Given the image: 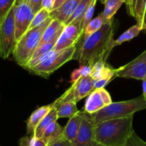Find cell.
<instances>
[{
	"instance_id": "31",
	"label": "cell",
	"mask_w": 146,
	"mask_h": 146,
	"mask_svg": "<svg viewBox=\"0 0 146 146\" xmlns=\"http://www.w3.org/2000/svg\"><path fill=\"white\" fill-rule=\"evenodd\" d=\"M29 146H48V143L42 138H37L34 135H31L29 139Z\"/></svg>"
},
{
	"instance_id": "28",
	"label": "cell",
	"mask_w": 146,
	"mask_h": 146,
	"mask_svg": "<svg viewBox=\"0 0 146 146\" xmlns=\"http://www.w3.org/2000/svg\"><path fill=\"white\" fill-rule=\"evenodd\" d=\"M96 2H97V0H92V1L90 7H88L87 11H86V13L84 14V17H83L82 19L81 24H80V29H81L82 32L84 31V28L87 27L88 23L92 20L93 14H94V7H95Z\"/></svg>"
},
{
	"instance_id": "4",
	"label": "cell",
	"mask_w": 146,
	"mask_h": 146,
	"mask_svg": "<svg viewBox=\"0 0 146 146\" xmlns=\"http://www.w3.org/2000/svg\"><path fill=\"white\" fill-rule=\"evenodd\" d=\"M52 19L50 17L44 23L29 29L17 42L12 55L17 64L24 67L31 59L32 54L38 46L42 34Z\"/></svg>"
},
{
	"instance_id": "15",
	"label": "cell",
	"mask_w": 146,
	"mask_h": 146,
	"mask_svg": "<svg viewBox=\"0 0 146 146\" xmlns=\"http://www.w3.org/2000/svg\"><path fill=\"white\" fill-rule=\"evenodd\" d=\"M53 106L52 104L47 106H44L40 108H37L30 115L29 119L27 121V135H32L34 134L36 128L40 123L42 118L48 113L49 111Z\"/></svg>"
},
{
	"instance_id": "40",
	"label": "cell",
	"mask_w": 146,
	"mask_h": 146,
	"mask_svg": "<svg viewBox=\"0 0 146 146\" xmlns=\"http://www.w3.org/2000/svg\"><path fill=\"white\" fill-rule=\"evenodd\" d=\"M103 1H104V0H101V2H102Z\"/></svg>"
},
{
	"instance_id": "16",
	"label": "cell",
	"mask_w": 146,
	"mask_h": 146,
	"mask_svg": "<svg viewBox=\"0 0 146 146\" xmlns=\"http://www.w3.org/2000/svg\"><path fill=\"white\" fill-rule=\"evenodd\" d=\"M81 111H79L77 113L70 117L67 125L63 128V138L72 142L78 133L81 124Z\"/></svg>"
},
{
	"instance_id": "9",
	"label": "cell",
	"mask_w": 146,
	"mask_h": 146,
	"mask_svg": "<svg viewBox=\"0 0 146 146\" xmlns=\"http://www.w3.org/2000/svg\"><path fill=\"white\" fill-rule=\"evenodd\" d=\"M15 37L17 42L28 30L35 13L24 0H16L14 4Z\"/></svg>"
},
{
	"instance_id": "32",
	"label": "cell",
	"mask_w": 146,
	"mask_h": 146,
	"mask_svg": "<svg viewBox=\"0 0 146 146\" xmlns=\"http://www.w3.org/2000/svg\"><path fill=\"white\" fill-rule=\"evenodd\" d=\"M24 1L31 7L35 14L42 9V0H24Z\"/></svg>"
},
{
	"instance_id": "26",
	"label": "cell",
	"mask_w": 146,
	"mask_h": 146,
	"mask_svg": "<svg viewBox=\"0 0 146 146\" xmlns=\"http://www.w3.org/2000/svg\"><path fill=\"white\" fill-rule=\"evenodd\" d=\"M57 39H58V38L53 40V41H50V42L45 43V44L38 46L37 48H36L35 51H34V54H32V56H31L30 60L36 59V58H39V57H40L41 56L44 55V54H47V53L50 52L52 50H53Z\"/></svg>"
},
{
	"instance_id": "6",
	"label": "cell",
	"mask_w": 146,
	"mask_h": 146,
	"mask_svg": "<svg viewBox=\"0 0 146 146\" xmlns=\"http://www.w3.org/2000/svg\"><path fill=\"white\" fill-rule=\"evenodd\" d=\"M17 40L15 37L14 6L0 25V56L7 59L15 48Z\"/></svg>"
},
{
	"instance_id": "37",
	"label": "cell",
	"mask_w": 146,
	"mask_h": 146,
	"mask_svg": "<svg viewBox=\"0 0 146 146\" xmlns=\"http://www.w3.org/2000/svg\"><path fill=\"white\" fill-rule=\"evenodd\" d=\"M65 1L66 0H54V8H53V10L59 8Z\"/></svg>"
},
{
	"instance_id": "39",
	"label": "cell",
	"mask_w": 146,
	"mask_h": 146,
	"mask_svg": "<svg viewBox=\"0 0 146 146\" xmlns=\"http://www.w3.org/2000/svg\"><path fill=\"white\" fill-rule=\"evenodd\" d=\"M124 3L125 4L126 7H127V11L129 9V3H130V0H124Z\"/></svg>"
},
{
	"instance_id": "24",
	"label": "cell",
	"mask_w": 146,
	"mask_h": 146,
	"mask_svg": "<svg viewBox=\"0 0 146 146\" xmlns=\"http://www.w3.org/2000/svg\"><path fill=\"white\" fill-rule=\"evenodd\" d=\"M145 0H130L127 13L135 19L137 24L140 21Z\"/></svg>"
},
{
	"instance_id": "17",
	"label": "cell",
	"mask_w": 146,
	"mask_h": 146,
	"mask_svg": "<svg viewBox=\"0 0 146 146\" xmlns=\"http://www.w3.org/2000/svg\"><path fill=\"white\" fill-rule=\"evenodd\" d=\"M63 128L57 121H54L49 125L43 133L42 138L49 144L63 138Z\"/></svg>"
},
{
	"instance_id": "36",
	"label": "cell",
	"mask_w": 146,
	"mask_h": 146,
	"mask_svg": "<svg viewBox=\"0 0 146 146\" xmlns=\"http://www.w3.org/2000/svg\"><path fill=\"white\" fill-rule=\"evenodd\" d=\"M29 137L28 136H24L21 138L19 141V146H29Z\"/></svg>"
},
{
	"instance_id": "11",
	"label": "cell",
	"mask_w": 146,
	"mask_h": 146,
	"mask_svg": "<svg viewBox=\"0 0 146 146\" xmlns=\"http://www.w3.org/2000/svg\"><path fill=\"white\" fill-rule=\"evenodd\" d=\"M80 24L81 20H75L70 24L65 25L53 50H62L74 46L82 34Z\"/></svg>"
},
{
	"instance_id": "19",
	"label": "cell",
	"mask_w": 146,
	"mask_h": 146,
	"mask_svg": "<svg viewBox=\"0 0 146 146\" xmlns=\"http://www.w3.org/2000/svg\"><path fill=\"white\" fill-rule=\"evenodd\" d=\"M102 3L104 5V9L101 14L104 24H105L113 19L115 13L120 8L122 4H124V0H104Z\"/></svg>"
},
{
	"instance_id": "14",
	"label": "cell",
	"mask_w": 146,
	"mask_h": 146,
	"mask_svg": "<svg viewBox=\"0 0 146 146\" xmlns=\"http://www.w3.org/2000/svg\"><path fill=\"white\" fill-rule=\"evenodd\" d=\"M64 27L65 24L62 21L57 19H52L48 27L44 30L38 46L58 38L61 35Z\"/></svg>"
},
{
	"instance_id": "20",
	"label": "cell",
	"mask_w": 146,
	"mask_h": 146,
	"mask_svg": "<svg viewBox=\"0 0 146 146\" xmlns=\"http://www.w3.org/2000/svg\"><path fill=\"white\" fill-rule=\"evenodd\" d=\"M54 106L57 109L58 118H70L79 111L76 106V103L72 101L61 103L58 105H54Z\"/></svg>"
},
{
	"instance_id": "30",
	"label": "cell",
	"mask_w": 146,
	"mask_h": 146,
	"mask_svg": "<svg viewBox=\"0 0 146 146\" xmlns=\"http://www.w3.org/2000/svg\"><path fill=\"white\" fill-rule=\"evenodd\" d=\"M125 146H146V142L142 140L136 133L133 131Z\"/></svg>"
},
{
	"instance_id": "25",
	"label": "cell",
	"mask_w": 146,
	"mask_h": 146,
	"mask_svg": "<svg viewBox=\"0 0 146 146\" xmlns=\"http://www.w3.org/2000/svg\"><path fill=\"white\" fill-rule=\"evenodd\" d=\"M50 17V11L44 8H42L40 11H37L35 14H34L33 19L31 21V24H30L29 29L34 28V27H37V26L40 25L42 23H44L47 19Z\"/></svg>"
},
{
	"instance_id": "8",
	"label": "cell",
	"mask_w": 146,
	"mask_h": 146,
	"mask_svg": "<svg viewBox=\"0 0 146 146\" xmlns=\"http://www.w3.org/2000/svg\"><path fill=\"white\" fill-rule=\"evenodd\" d=\"M81 124L76 138L72 141L73 146H102L95 138V123L92 114L81 111Z\"/></svg>"
},
{
	"instance_id": "2",
	"label": "cell",
	"mask_w": 146,
	"mask_h": 146,
	"mask_svg": "<svg viewBox=\"0 0 146 146\" xmlns=\"http://www.w3.org/2000/svg\"><path fill=\"white\" fill-rule=\"evenodd\" d=\"M133 120V115H132L95 124L96 141L102 146H125L134 131Z\"/></svg>"
},
{
	"instance_id": "27",
	"label": "cell",
	"mask_w": 146,
	"mask_h": 146,
	"mask_svg": "<svg viewBox=\"0 0 146 146\" xmlns=\"http://www.w3.org/2000/svg\"><path fill=\"white\" fill-rule=\"evenodd\" d=\"M15 1L16 0H0V25L13 7Z\"/></svg>"
},
{
	"instance_id": "21",
	"label": "cell",
	"mask_w": 146,
	"mask_h": 146,
	"mask_svg": "<svg viewBox=\"0 0 146 146\" xmlns=\"http://www.w3.org/2000/svg\"><path fill=\"white\" fill-rule=\"evenodd\" d=\"M92 1V0H81V1L79 3L78 6L75 9L74 12L70 16V18L67 20V21L64 23V24L67 25V24H70L75 20H81L82 21V19L84 17V14L87 11L88 7H90Z\"/></svg>"
},
{
	"instance_id": "38",
	"label": "cell",
	"mask_w": 146,
	"mask_h": 146,
	"mask_svg": "<svg viewBox=\"0 0 146 146\" xmlns=\"http://www.w3.org/2000/svg\"><path fill=\"white\" fill-rule=\"evenodd\" d=\"M143 81V95L146 100V76L142 80Z\"/></svg>"
},
{
	"instance_id": "35",
	"label": "cell",
	"mask_w": 146,
	"mask_h": 146,
	"mask_svg": "<svg viewBox=\"0 0 146 146\" xmlns=\"http://www.w3.org/2000/svg\"><path fill=\"white\" fill-rule=\"evenodd\" d=\"M42 8H44L51 12L54 8V0H42Z\"/></svg>"
},
{
	"instance_id": "7",
	"label": "cell",
	"mask_w": 146,
	"mask_h": 146,
	"mask_svg": "<svg viewBox=\"0 0 146 146\" xmlns=\"http://www.w3.org/2000/svg\"><path fill=\"white\" fill-rule=\"evenodd\" d=\"M94 90L93 78L90 75L83 76L75 82L72 83L71 87L53 103L54 105H58L67 101H72L77 104L80 100L90 95Z\"/></svg>"
},
{
	"instance_id": "13",
	"label": "cell",
	"mask_w": 146,
	"mask_h": 146,
	"mask_svg": "<svg viewBox=\"0 0 146 146\" xmlns=\"http://www.w3.org/2000/svg\"><path fill=\"white\" fill-rule=\"evenodd\" d=\"M81 0H66L59 8L50 12L52 19H57L64 24L72 14Z\"/></svg>"
},
{
	"instance_id": "3",
	"label": "cell",
	"mask_w": 146,
	"mask_h": 146,
	"mask_svg": "<svg viewBox=\"0 0 146 146\" xmlns=\"http://www.w3.org/2000/svg\"><path fill=\"white\" fill-rule=\"evenodd\" d=\"M74 51V45L62 50H52L36 59L29 61L23 68L31 74L47 78L54 71L72 59Z\"/></svg>"
},
{
	"instance_id": "12",
	"label": "cell",
	"mask_w": 146,
	"mask_h": 146,
	"mask_svg": "<svg viewBox=\"0 0 146 146\" xmlns=\"http://www.w3.org/2000/svg\"><path fill=\"white\" fill-rule=\"evenodd\" d=\"M113 102L110 94L104 88L94 89L87 97L84 111L92 114Z\"/></svg>"
},
{
	"instance_id": "23",
	"label": "cell",
	"mask_w": 146,
	"mask_h": 146,
	"mask_svg": "<svg viewBox=\"0 0 146 146\" xmlns=\"http://www.w3.org/2000/svg\"><path fill=\"white\" fill-rule=\"evenodd\" d=\"M140 31H142V30L140 28L138 24H136L135 25L132 26L130 29H128L127 31H125L123 34H122L117 39L114 40V46H116L120 45L123 42L130 41L133 38L137 36L140 34Z\"/></svg>"
},
{
	"instance_id": "29",
	"label": "cell",
	"mask_w": 146,
	"mask_h": 146,
	"mask_svg": "<svg viewBox=\"0 0 146 146\" xmlns=\"http://www.w3.org/2000/svg\"><path fill=\"white\" fill-rule=\"evenodd\" d=\"M92 67L88 66H80V68L76 69L71 74V82L74 83L83 76L90 75L91 73Z\"/></svg>"
},
{
	"instance_id": "18",
	"label": "cell",
	"mask_w": 146,
	"mask_h": 146,
	"mask_svg": "<svg viewBox=\"0 0 146 146\" xmlns=\"http://www.w3.org/2000/svg\"><path fill=\"white\" fill-rule=\"evenodd\" d=\"M57 119H58V116H57V109L54 106V104H53V106L52 107L48 113L40 121V123L36 128L33 135L37 138H42L43 133L45 131L46 128L49 126V125L54 121H57Z\"/></svg>"
},
{
	"instance_id": "22",
	"label": "cell",
	"mask_w": 146,
	"mask_h": 146,
	"mask_svg": "<svg viewBox=\"0 0 146 146\" xmlns=\"http://www.w3.org/2000/svg\"><path fill=\"white\" fill-rule=\"evenodd\" d=\"M103 24H104V21H103L102 16L100 14L98 17L92 19L88 23L87 27L84 28V31L82 32L80 37H82V38H86V37H88L89 36L92 35L94 32L98 31L101 28L102 26L103 25Z\"/></svg>"
},
{
	"instance_id": "10",
	"label": "cell",
	"mask_w": 146,
	"mask_h": 146,
	"mask_svg": "<svg viewBox=\"0 0 146 146\" xmlns=\"http://www.w3.org/2000/svg\"><path fill=\"white\" fill-rule=\"evenodd\" d=\"M116 76L142 81L146 76V49L128 64L119 67Z\"/></svg>"
},
{
	"instance_id": "1",
	"label": "cell",
	"mask_w": 146,
	"mask_h": 146,
	"mask_svg": "<svg viewBox=\"0 0 146 146\" xmlns=\"http://www.w3.org/2000/svg\"><path fill=\"white\" fill-rule=\"evenodd\" d=\"M113 19L103 24L101 28L86 38L80 36L74 44L75 51L72 59L77 60L80 66L92 67L99 61H106L114 48Z\"/></svg>"
},
{
	"instance_id": "34",
	"label": "cell",
	"mask_w": 146,
	"mask_h": 146,
	"mask_svg": "<svg viewBox=\"0 0 146 146\" xmlns=\"http://www.w3.org/2000/svg\"><path fill=\"white\" fill-rule=\"evenodd\" d=\"M48 146H73L72 143L70 141H67L65 138H62V139L56 141L52 143L49 144Z\"/></svg>"
},
{
	"instance_id": "33",
	"label": "cell",
	"mask_w": 146,
	"mask_h": 146,
	"mask_svg": "<svg viewBox=\"0 0 146 146\" xmlns=\"http://www.w3.org/2000/svg\"><path fill=\"white\" fill-rule=\"evenodd\" d=\"M137 24H138L141 30H145L146 31V0L145 1L144 7H143V10L140 21Z\"/></svg>"
},
{
	"instance_id": "5",
	"label": "cell",
	"mask_w": 146,
	"mask_h": 146,
	"mask_svg": "<svg viewBox=\"0 0 146 146\" xmlns=\"http://www.w3.org/2000/svg\"><path fill=\"white\" fill-rule=\"evenodd\" d=\"M145 109H146V100L142 94L128 101L112 102L92 115L97 124L107 120L130 116L135 113Z\"/></svg>"
}]
</instances>
